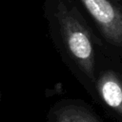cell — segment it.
<instances>
[{
  "mask_svg": "<svg viewBox=\"0 0 122 122\" xmlns=\"http://www.w3.org/2000/svg\"><path fill=\"white\" fill-rule=\"evenodd\" d=\"M43 12L50 37L62 62L92 97L94 71L108 49L77 0H44Z\"/></svg>",
  "mask_w": 122,
  "mask_h": 122,
  "instance_id": "obj_1",
  "label": "cell"
},
{
  "mask_svg": "<svg viewBox=\"0 0 122 122\" xmlns=\"http://www.w3.org/2000/svg\"><path fill=\"white\" fill-rule=\"evenodd\" d=\"M92 100L117 122H122V56L107 50L100 57L93 79Z\"/></svg>",
  "mask_w": 122,
  "mask_h": 122,
  "instance_id": "obj_2",
  "label": "cell"
},
{
  "mask_svg": "<svg viewBox=\"0 0 122 122\" xmlns=\"http://www.w3.org/2000/svg\"><path fill=\"white\" fill-rule=\"evenodd\" d=\"M77 1L104 46L122 56V3L116 0Z\"/></svg>",
  "mask_w": 122,
  "mask_h": 122,
  "instance_id": "obj_3",
  "label": "cell"
},
{
  "mask_svg": "<svg viewBox=\"0 0 122 122\" xmlns=\"http://www.w3.org/2000/svg\"><path fill=\"white\" fill-rule=\"evenodd\" d=\"M46 122H104L93 108L79 98H63L53 103Z\"/></svg>",
  "mask_w": 122,
  "mask_h": 122,
  "instance_id": "obj_4",
  "label": "cell"
},
{
  "mask_svg": "<svg viewBox=\"0 0 122 122\" xmlns=\"http://www.w3.org/2000/svg\"><path fill=\"white\" fill-rule=\"evenodd\" d=\"M116 1H119V2H121V3H122V0H116Z\"/></svg>",
  "mask_w": 122,
  "mask_h": 122,
  "instance_id": "obj_5",
  "label": "cell"
},
{
  "mask_svg": "<svg viewBox=\"0 0 122 122\" xmlns=\"http://www.w3.org/2000/svg\"><path fill=\"white\" fill-rule=\"evenodd\" d=\"M0 97H1V91H0Z\"/></svg>",
  "mask_w": 122,
  "mask_h": 122,
  "instance_id": "obj_6",
  "label": "cell"
}]
</instances>
